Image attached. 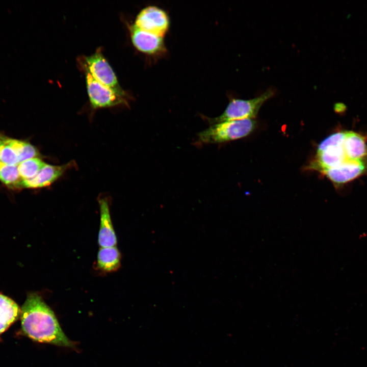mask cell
<instances>
[{
  "label": "cell",
  "instance_id": "ba28073f",
  "mask_svg": "<svg viewBox=\"0 0 367 367\" xmlns=\"http://www.w3.org/2000/svg\"><path fill=\"white\" fill-rule=\"evenodd\" d=\"M367 172V160L353 161L326 169L322 172L326 176L338 187L365 174Z\"/></svg>",
  "mask_w": 367,
  "mask_h": 367
},
{
  "label": "cell",
  "instance_id": "4fadbf2b",
  "mask_svg": "<svg viewBox=\"0 0 367 367\" xmlns=\"http://www.w3.org/2000/svg\"><path fill=\"white\" fill-rule=\"evenodd\" d=\"M20 313L18 305L10 298L0 294V335L17 320Z\"/></svg>",
  "mask_w": 367,
  "mask_h": 367
},
{
  "label": "cell",
  "instance_id": "3957f363",
  "mask_svg": "<svg viewBox=\"0 0 367 367\" xmlns=\"http://www.w3.org/2000/svg\"><path fill=\"white\" fill-rule=\"evenodd\" d=\"M345 132L335 133L318 145L316 160L309 166L310 168L322 172L342 164L352 162L349 160L344 150Z\"/></svg>",
  "mask_w": 367,
  "mask_h": 367
},
{
  "label": "cell",
  "instance_id": "9c48e42d",
  "mask_svg": "<svg viewBox=\"0 0 367 367\" xmlns=\"http://www.w3.org/2000/svg\"><path fill=\"white\" fill-rule=\"evenodd\" d=\"M131 39L135 47L150 55H159L166 51L163 37L144 31L135 24L129 28Z\"/></svg>",
  "mask_w": 367,
  "mask_h": 367
},
{
  "label": "cell",
  "instance_id": "30bf717a",
  "mask_svg": "<svg viewBox=\"0 0 367 367\" xmlns=\"http://www.w3.org/2000/svg\"><path fill=\"white\" fill-rule=\"evenodd\" d=\"M75 163L72 161L62 165L45 164L33 178L23 180L22 188L37 189L48 187L57 181Z\"/></svg>",
  "mask_w": 367,
  "mask_h": 367
},
{
  "label": "cell",
  "instance_id": "7c38bea8",
  "mask_svg": "<svg viewBox=\"0 0 367 367\" xmlns=\"http://www.w3.org/2000/svg\"><path fill=\"white\" fill-rule=\"evenodd\" d=\"M343 145L349 160H367V145L365 139L361 135L353 131L345 130Z\"/></svg>",
  "mask_w": 367,
  "mask_h": 367
},
{
  "label": "cell",
  "instance_id": "2e32d148",
  "mask_svg": "<svg viewBox=\"0 0 367 367\" xmlns=\"http://www.w3.org/2000/svg\"><path fill=\"white\" fill-rule=\"evenodd\" d=\"M0 181L12 189L22 188L18 165L10 166L0 162Z\"/></svg>",
  "mask_w": 367,
  "mask_h": 367
},
{
  "label": "cell",
  "instance_id": "8fae6325",
  "mask_svg": "<svg viewBox=\"0 0 367 367\" xmlns=\"http://www.w3.org/2000/svg\"><path fill=\"white\" fill-rule=\"evenodd\" d=\"M100 210V226L98 242L100 247L115 246L116 235L112 225L109 205L104 198L98 200Z\"/></svg>",
  "mask_w": 367,
  "mask_h": 367
},
{
  "label": "cell",
  "instance_id": "ac0fdd59",
  "mask_svg": "<svg viewBox=\"0 0 367 367\" xmlns=\"http://www.w3.org/2000/svg\"><path fill=\"white\" fill-rule=\"evenodd\" d=\"M6 138L4 136L0 135L1 141L0 162L8 165H18L19 161L17 155L8 143Z\"/></svg>",
  "mask_w": 367,
  "mask_h": 367
},
{
  "label": "cell",
  "instance_id": "d6986e66",
  "mask_svg": "<svg viewBox=\"0 0 367 367\" xmlns=\"http://www.w3.org/2000/svg\"><path fill=\"white\" fill-rule=\"evenodd\" d=\"M335 109L338 112H342L345 110L346 107L343 103H338L335 106Z\"/></svg>",
  "mask_w": 367,
  "mask_h": 367
},
{
  "label": "cell",
  "instance_id": "6da1fadb",
  "mask_svg": "<svg viewBox=\"0 0 367 367\" xmlns=\"http://www.w3.org/2000/svg\"><path fill=\"white\" fill-rule=\"evenodd\" d=\"M22 330L34 341L73 348L52 309L40 295L30 293L20 309Z\"/></svg>",
  "mask_w": 367,
  "mask_h": 367
},
{
  "label": "cell",
  "instance_id": "9a60e30c",
  "mask_svg": "<svg viewBox=\"0 0 367 367\" xmlns=\"http://www.w3.org/2000/svg\"><path fill=\"white\" fill-rule=\"evenodd\" d=\"M6 138L8 143L17 155L19 164L27 160L40 156L38 150L31 143L8 137Z\"/></svg>",
  "mask_w": 367,
  "mask_h": 367
},
{
  "label": "cell",
  "instance_id": "ffe728a7",
  "mask_svg": "<svg viewBox=\"0 0 367 367\" xmlns=\"http://www.w3.org/2000/svg\"><path fill=\"white\" fill-rule=\"evenodd\" d=\"M1 139H0V151H1Z\"/></svg>",
  "mask_w": 367,
  "mask_h": 367
},
{
  "label": "cell",
  "instance_id": "7a4b0ae2",
  "mask_svg": "<svg viewBox=\"0 0 367 367\" xmlns=\"http://www.w3.org/2000/svg\"><path fill=\"white\" fill-rule=\"evenodd\" d=\"M256 127L254 119L222 122L211 125L197 134L199 143H220L245 137Z\"/></svg>",
  "mask_w": 367,
  "mask_h": 367
},
{
  "label": "cell",
  "instance_id": "5b68a950",
  "mask_svg": "<svg viewBox=\"0 0 367 367\" xmlns=\"http://www.w3.org/2000/svg\"><path fill=\"white\" fill-rule=\"evenodd\" d=\"M85 67L98 82L117 94L126 97V95L119 86L115 73L103 57L100 49L85 58Z\"/></svg>",
  "mask_w": 367,
  "mask_h": 367
},
{
  "label": "cell",
  "instance_id": "e0dca14e",
  "mask_svg": "<svg viewBox=\"0 0 367 367\" xmlns=\"http://www.w3.org/2000/svg\"><path fill=\"white\" fill-rule=\"evenodd\" d=\"M45 164L39 158L24 161L18 165V172L22 180L34 177Z\"/></svg>",
  "mask_w": 367,
  "mask_h": 367
},
{
  "label": "cell",
  "instance_id": "8992f818",
  "mask_svg": "<svg viewBox=\"0 0 367 367\" xmlns=\"http://www.w3.org/2000/svg\"><path fill=\"white\" fill-rule=\"evenodd\" d=\"M86 71L88 94L93 108L111 107L120 104L127 105L126 97L102 85L95 80L89 71Z\"/></svg>",
  "mask_w": 367,
  "mask_h": 367
},
{
  "label": "cell",
  "instance_id": "52a82bcc",
  "mask_svg": "<svg viewBox=\"0 0 367 367\" xmlns=\"http://www.w3.org/2000/svg\"><path fill=\"white\" fill-rule=\"evenodd\" d=\"M135 24L144 31L163 37L168 30L169 19L163 9L150 6L140 12Z\"/></svg>",
  "mask_w": 367,
  "mask_h": 367
},
{
  "label": "cell",
  "instance_id": "277c9868",
  "mask_svg": "<svg viewBox=\"0 0 367 367\" xmlns=\"http://www.w3.org/2000/svg\"><path fill=\"white\" fill-rule=\"evenodd\" d=\"M274 94L273 89H268L253 98H232L221 115L215 118H205L211 125L235 120L254 119L263 104Z\"/></svg>",
  "mask_w": 367,
  "mask_h": 367
},
{
  "label": "cell",
  "instance_id": "5bb4252c",
  "mask_svg": "<svg viewBox=\"0 0 367 367\" xmlns=\"http://www.w3.org/2000/svg\"><path fill=\"white\" fill-rule=\"evenodd\" d=\"M121 254L115 247H101L97 255V265L104 272H112L120 266Z\"/></svg>",
  "mask_w": 367,
  "mask_h": 367
}]
</instances>
